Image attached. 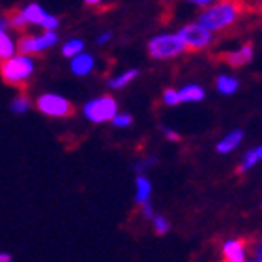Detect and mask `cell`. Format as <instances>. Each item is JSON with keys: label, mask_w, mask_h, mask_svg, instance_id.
<instances>
[{"label": "cell", "mask_w": 262, "mask_h": 262, "mask_svg": "<svg viewBox=\"0 0 262 262\" xmlns=\"http://www.w3.org/2000/svg\"><path fill=\"white\" fill-rule=\"evenodd\" d=\"M246 10L247 0H217L215 4L201 11L196 25L206 28L208 32H219L234 25Z\"/></svg>", "instance_id": "6da1fadb"}, {"label": "cell", "mask_w": 262, "mask_h": 262, "mask_svg": "<svg viewBox=\"0 0 262 262\" xmlns=\"http://www.w3.org/2000/svg\"><path fill=\"white\" fill-rule=\"evenodd\" d=\"M34 73V62L25 55H13L8 60L0 62V77L11 86L25 88L27 81Z\"/></svg>", "instance_id": "7a4b0ae2"}, {"label": "cell", "mask_w": 262, "mask_h": 262, "mask_svg": "<svg viewBox=\"0 0 262 262\" xmlns=\"http://www.w3.org/2000/svg\"><path fill=\"white\" fill-rule=\"evenodd\" d=\"M186 51V45L182 41L178 34H165V36H158V38L150 39L148 43V55L158 60H165V58H172L178 56Z\"/></svg>", "instance_id": "3957f363"}, {"label": "cell", "mask_w": 262, "mask_h": 262, "mask_svg": "<svg viewBox=\"0 0 262 262\" xmlns=\"http://www.w3.org/2000/svg\"><path fill=\"white\" fill-rule=\"evenodd\" d=\"M36 107L39 113H43L45 116L51 118H68V116L75 115V107L70 103L66 98L58 96V94H43L36 99Z\"/></svg>", "instance_id": "277c9868"}, {"label": "cell", "mask_w": 262, "mask_h": 262, "mask_svg": "<svg viewBox=\"0 0 262 262\" xmlns=\"http://www.w3.org/2000/svg\"><path fill=\"white\" fill-rule=\"evenodd\" d=\"M82 111H84V116H86L90 122L101 124V122H113V118L116 116V111H118V105H116L115 98L101 96V98H96V99H92V101H88Z\"/></svg>", "instance_id": "5b68a950"}, {"label": "cell", "mask_w": 262, "mask_h": 262, "mask_svg": "<svg viewBox=\"0 0 262 262\" xmlns=\"http://www.w3.org/2000/svg\"><path fill=\"white\" fill-rule=\"evenodd\" d=\"M178 36L182 38L186 51L189 53H199V51L206 49L208 45L213 41L212 32H208L206 28H202L201 25H186L182 28Z\"/></svg>", "instance_id": "8992f818"}, {"label": "cell", "mask_w": 262, "mask_h": 262, "mask_svg": "<svg viewBox=\"0 0 262 262\" xmlns=\"http://www.w3.org/2000/svg\"><path fill=\"white\" fill-rule=\"evenodd\" d=\"M56 32H43L41 36H23L19 39V51H21V55L28 56V55H38L41 51L49 49L51 45L56 43Z\"/></svg>", "instance_id": "52a82bcc"}, {"label": "cell", "mask_w": 262, "mask_h": 262, "mask_svg": "<svg viewBox=\"0 0 262 262\" xmlns=\"http://www.w3.org/2000/svg\"><path fill=\"white\" fill-rule=\"evenodd\" d=\"M247 246L249 242L247 240H227L221 247V253H223V262H246L247 257Z\"/></svg>", "instance_id": "ba28073f"}, {"label": "cell", "mask_w": 262, "mask_h": 262, "mask_svg": "<svg viewBox=\"0 0 262 262\" xmlns=\"http://www.w3.org/2000/svg\"><path fill=\"white\" fill-rule=\"evenodd\" d=\"M215 58H217L219 62H223V64H229L230 68H242V66H246L247 62H251L253 45L244 43L242 45V49L230 51V53H221V55H217Z\"/></svg>", "instance_id": "9c48e42d"}, {"label": "cell", "mask_w": 262, "mask_h": 262, "mask_svg": "<svg viewBox=\"0 0 262 262\" xmlns=\"http://www.w3.org/2000/svg\"><path fill=\"white\" fill-rule=\"evenodd\" d=\"M23 11V17H25V21H27V25L30 23V25H43V21L47 19V11L41 8V6H38V4H28L25 10H21Z\"/></svg>", "instance_id": "30bf717a"}, {"label": "cell", "mask_w": 262, "mask_h": 262, "mask_svg": "<svg viewBox=\"0 0 262 262\" xmlns=\"http://www.w3.org/2000/svg\"><path fill=\"white\" fill-rule=\"evenodd\" d=\"M137 193H135V202L139 204V206H142V204H146V202H150V195H152V184H150V180H148L146 176L139 174L137 176Z\"/></svg>", "instance_id": "8fae6325"}, {"label": "cell", "mask_w": 262, "mask_h": 262, "mask_svg": "<svg viewBox=\"0 0 262 262\" xmlns=\"http://www.w3.org/2000/svg\"><path fill=\"white\" fill-rule=\"evenodd\" d=\"M242 139H244V133H242L240 129H238V131H230L229 135L217 142V152L219 154L232 152V150H234V148L242 142Z\"/></svg>", "instance_id": "7c38bea8"}, {"label": "cell", "mask_w": 262, "mask_h": 262, "mask_svg": "<svg viewBox=\"0 0 262 262\" xmlns=\"http://www.w3.org/2000/svg\"><path fill=\"white\" fill-rule=\"evenodd\" d=\"M94 68V58L90 55H77L71 60V71L75 75H86Z\"/></svg>", "instance_id": "4fadbf2b"}, {"label": "cell", "mask_w": 262, "mask_h": 262, "mask_svg": "<svg viewBox=\"0 0 262 262\" xmlns=\"http://www.w3.org/2000/svg\"><path fill=\"white\" fill-rule=\"evenodd\" d=\"M258 161H262V146L255 148V150H249V152L246 154V158H244V161L240 163V167H238V174H244V172H247V170H251L255 165L258 163Z\"/></svg>", "instance_id": "5bb4252c"}, {"label": "cell", "mask_w": 262, "mask_h": 262, "mask_svg": "<svg viewBox=\"0 0 262 262\" xmlns=\"http://www.w3.org/2000/svg\"><path fill=\"white\" fill-rule=\"evenodd\" d=\"M15 53V43L6 32H0V62L11 58Z\"/></svg>", "instance_id": "9a60e30c"}, {"label": "cell", "mask_w": 262, "mask_h": 262, "mask_svg": "<svg viewBox=\"0 0 262 262\" xmlns=\"http://www.w3.org/2000/svg\"><path fill=\"white\" fill-rule=\"evenodd\" d=\"M178 98H180V101H201L204 98V92H202L201 86L189 84V86H184L178 92Z\"/></svg>", "instance_id": "2e32d148"}, {"label": "cell", "mask_w": 262, "mask_h": 262, "mask_svg": "<svg viewBox=\"0 0 262 262\" xmlns=\"http://www.w3.org/2000/svg\"><path fill=\"white\" fill-rule=\"evenodd\" d=\"M236 88H238V81H236L234 77H227V75L217 77V90L219 92L232 94V92H236Z\"/></svg>", "instance_id": "e0dca14e"}, {"label": "cell", "mask_w": 262, "mask_h": 262, "mask_svg": "<svg viewBox=\"0 0 262 262\" xmlns=\"http://www.w3.org/2000/svg\"><path fill=\"white\" fill-rule=\"evenodd\" d=\"M6 19L10 23V27L15 28V30H25V28H27V21H25L21 10H11Z\"/></svg>", "instance_id": "ac0fdd59"}, {"label": "cell", "mask_w": 262, "mask_h": 262, "mask_svg": "<svg viewBox=\"0 0 262 262\" xmlns=\"http://www.w3.org/2000/svg\"><path fill=\"white\" fill-rule=\"evenodd\" d=\"M10 109L15 113V115H23V113H27L28 109H30V99L25 96V94H21V96H17L13 101H11Z\"/></svg>", "instance_id": "d6986e66"}, {"label": "cell", "mask_w": 262, "mask_h": 262, "mask_svg": "<svg viewBox=\"0 0 262 262\" xmlns=\"http://www.w3.org/2000/svg\"><path fill=\"white\" fill-rule=\"evenodd\" d=\"M82 51V41L81 39H71L62 47V55L68 56V58H75L77 55H81Z\"/></svg>", "instance_id": "ffe728a7"}, {"label": "cell", "mask_w": 262, "mask_h": 262, "mask_svg": "<svg viewBox=\"0 0 262 262\" xmlns=\"http://www.w3.org/2000/svg\"><path fill=\"white\" fill-rule=\"evenodd\" d=\"M137 73H139V71H137V70L124 71V73H122L120 77H116V79H113V81L109 82V86H111V88H122V86H126L127 82L133 81V79H135Z\"/></svg>", "instance_id": "44dd1931"}, {"label": "cell", "mask_w": 262, "mask_h": 262, "mask_svg": "<svg viewBox=\"0 0 262 262\" xmlns=\"http://www.w3.org/2000/svg\"><path fill=\"white\" fill-rule=\"evenodd\" d=\"M152 225H154V230H156V234H159V236L167 234V232L170 230V223L163 217V215H154V217H152Z\"/></svg>", "instance_id": "7402d4cb"}, {"label": "cell", "mask_w": 262, "mask_h": 262, "mask_svg": "<svg viewBox=\"0 0 262 262\" xmlns=\"http://www.w3.org/2000/svg\"><path fill=\"white\" fill-rule=\"evenodd\" d=\"M247 251H251L253 255H255V258H260V260H262V236H260V238H257V240L249 242Z\"/></svg>", "instance_id": "603a6c76"}, {"label": "cell", "mask_w": 262, "mask_h": 262, "mask_svg": "<svg viewBox=\"0 0 262 262\" xmlns=\"http://www.w3.org/2000/svg\"><path fill=\"white\" fill-rule=\"evenodd\" d=\"M163 101L167 105H178L180 103V98H178V92L172 90V88H167L163 92Z\"/></svg>", "instance_id": "cb8c5ba5"}, {"label": "cell", "mask_w": 262, "mask_h": 262, "mask_svg": "<svg viewBox=\"0 0 262 262\" xmlns=\"http://www.w3.org/2000/svg\"><path fill=\"white\" fill-rule=\"evenodd\" d=\"M131 122H133V118H131L129 115H116L115 118H113V124H115L116 127H127V126H131Z\"/></svg>", "instance_id": "d4e9b609"}, {"label": "cell", "mask_w": 262, "mask_h": 262, "mask_svg": "<svg viewBox=\"0 0 262 262\" xmlns=\"http://www.w3.org/2000/svg\"><path fill=\"white\" fill-rule=\"evenodd\" d=\"M41 27L45 28V32H55V28L58 27V19L55 15H47V19L43 21Z\"/></svg>", "instance_id": "484cf974"}, {"label": "cell", "mask_w": 262, "mask_h": 262, "mask_svg": "<svg viewBox=\"0 0 262 262\" xmlns=\"http://www.w3.org/2000/svg\"><path fill=\"white\" fill-rule=\"evenodd\" d=\"M141 213H142V217H146V219H152L156 213H154V208L150 202H146V204H142L141 206Z\"/></svg>", "instance_id": "4316f807"}, {"label": "cell", "mask_w": 262, "mask_h": 262, "mask_svg": "<svg viewBox=\"0 0 262 262\" xmlns=\"http://www.w3.org/2000/svg\"><path fill=\"white\" fill-rule=\"evenodd\" d=\"M165 135H167V139H169V141H180V135H178V133H176V131H172V129H167V127H165Z\"/></svg>", "instance_id": "83f0119b"}, {"label": "cell", "mask_w": 262, "mask_h": 262, "mask_svg": "<svg viewBox=\"0 0 262 262\" xmlns=\"http://www.w3.org/2000/svg\"><path fill=\"white\" fill-rule=\"evenodd\" d=\"M189 2H195V4H199V6H212V4H215L217 0H189Z\"/></svg>", "instance_id": "f1b7e54d"}, {"label": "cell", "mask_w": 262, "mask_h": 262, "mask_svg": "<svg viewBox=\"0 0 262 262\" xmlns=\"http://www.w3.org/2000/svg\"><path fill=\"white\" fill-rule=\"evenodd\" d=\"M8 27H10L8 19H6V17H0V32H6V28Z\"/></svg>", "instance_id": "f546056e"}, {"label": "cell", "mask_w": 262, "mask_h": 262, "mask_svg": "<svg viewBox=\"0 0 262 262\" xmlns=\"http://www.w3.org/2000/svg\"><path fill=\"white\" fill-rule=\"evenodd\" d=\"M13 258H11L10 253H6V251H0V262H11Z\"/></svg>", "instance_id": "4dcf8cb0"}, {"label": "cell", "mask_w": 262, "mask_h": 262, "mask_svg": "<svg viewBox=\"0 0 262 262\" xmlns=\"http://www.w3.org/2000/svg\"><path fill=\"white\" fill-rule=\"evenodd\" d=\"M109 39H111V32H105L103 36L98 38V43H105V41H109Z\"/></svg>", "instance_id": "1f68e13d"}, {"label": "cell", "mask_w": 262, "mask_h": 262, "mask_svg": "<svg viewBox=\"0 0 262 262\" xmlns=\"http://www.w3.org/2000/svg\"><path fill=\"white\" fill-rule=\"evenodd\" d=\"M251 10H255V13H260V15H262V2H258L257 6H253Z\"/></svg>", "instance_id": "d6a6232c"}, {"label": "cell", "mask_w": 262, "mask_h": 262, "mask_svg": "<svg viewBox=\"0 0 262 262\" xmlns=\"http://www.w3.org/2000/svg\"><path fill=\"white\" fill-rule=\"evenodd\" d=\"M88 6H96V4H99V2H103V0H84Z\"/></svg>", "instance_id": "836d02e7"}, {"label": "cell", "mask_w": 262, "mask_h": 262, "mask_svg": "<svg viewBox=\"0 0 262 262\" xmlns=\"http://www.w3.org/2000/svg\"><path fill=\"white\" fill-rule=\"evenodd\" d=\"M246 262H262L260 258H253V260H246Z\"/></svg>", "instance_id": "e575fe53"}]
</instances>
